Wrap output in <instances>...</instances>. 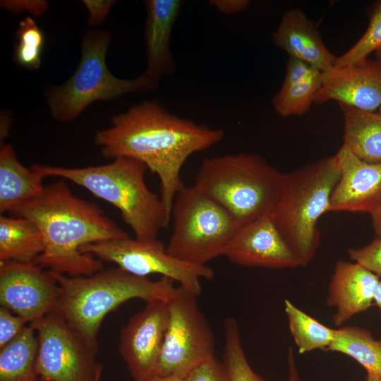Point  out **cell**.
<instances>
[{"instance_id": "4316f807", "label": "cell", "mask_w": 381, "mask_h": 381, "mask_svg": "<svg viewBox=\"0 0 381 381\" xmlns=\"http://www.w3.org/2000/svg\"><path fill=\"white\" fill-rule=\"evenodd\" d=\"M223 363L229 381H268L257 374L250 367L241 342L236 320L231 317L224 321Z\"/></svg>"}, {"instance_id": "8fae6325", "label": "cell", "mask_w": 381, "mask_h": 381, "mask_svg": "<svg viewBox=\"0 0 381 381\" xmlns=\"http://www.w3.org/2000/svg\"><path fill=\"white\" fill-rule=\"evenodd\" d=\"M38 341L37 370L51 381H100L102 364L90 348L56 312L30 323Z\"/></svg>"}, {"instance_id": "4dcf8cb0", "label": "cell", "mask_w": 381, "mask_h": 381, "mask_svg": "<svg viewBox=\"0 0 381 381\" xmlns=\"http://www.w3.org/2000/svg\"><path fill=\"white\" fill-rule=\"evenodd\" d=\"M184 381H229L223 362L214 357L193 370Z\"/></svg>"}, {"instance_id": "b9f144b4", "label": "cell", "mask_w": 381, "mask_h": 381, "mask_svg": "<svg viewBox=\"0 0 381 381\" xmlns=\"http://www.w3.org/2000/svg\"><path fill=\"white\" fill-rule=\"evenodd\" d=\"M375 54V58L381 60V49L377 51Z\"/></svg>"}, {"instance_id": "6da1fadb", "label": "cell", "mask_w": 381, "mask_h": 381, "mask_svg": "<svg viewBox=\"0 0 381 381\" xmlns=\"http://www.w3.org/2000/svg\"><path fill=\"white\" fill-rule=\"evenodd\" d=\"M224 135L222 129L180 117L153 99L112 115L110 126L97 132L94 143L105 158H133L157 174L159 196L171 216L174 199L185 187L183 165L193 154L219 143Z\"/></svg>"}, {"instance_id": "f35d334b", "label": "cell", "mask_w": 381, "mask_h": 381, "mask_svg": "<svg viewBox=\"0 0 381 381\" xmlns=\"http://www.w3.org/2000/svg\"><path fill=\"white\" fill-rule=\"evenodd\" d=\"M135 381V380H133ZM140 381H184L181 377L176 376H158L155 375L147 380Z\"/></svg>"}, {"instance_id": "1f68e13d", "label": "cell", "mask_w": 381, "mask_h": 381, "mask_svg": "<svg viewBox=\"0 0 381 381\" xmlns=\"http://www.w3.org/2000/svg\"><path fill=\"white\" fill-rule=\"evenodd\" d=\"M28 322L8 309L0 307V349L15 339Z\"/></svg>"}, {"instance_id": "277c9868", "label": "cell", "mask_w": 381, "mask_h": 381, "mask_svg": "<svg viewBox=\"0 0 381 381\" xmlns=\"http://www.w3.org/2000/svg\"><path fill=\"white\" fill-rule=\"evenodd\" d=\"M31 167L46 177L68 179L114 205L137 239L157 238L169 223L171 216L160 196L147 187V168L139 160L123 157L98 166L69 168L34 164Z\"/></svg>"}, {"instance_id": "5b68a950", "label": "cell", "mask_w": 381, "mask_h": 381, "mask_svg": "<svg viewBox=\"0 0 381 381\" xmlns=\"http://www.w3.org/2000/svg\"><path fill=\"white\" fill-rule=\"evenodd\" d=\"M284 174L258 155L229 154L204 159L194 186L225 209L241 227L270 214Z\"/></svg>"}, {"instance_id": "83f0119b", "label": "cell", "mask_w": 381, "mask_h": 381, "mask_svg": "<svg viewBox=\"0 0 381 381\" xmlns=\"http://www.w3.org/2000/svg\"><path fill=\"white\" fill-rule=\"evenodd\" d=\"M15 35L17 40L13 52L15 63L29 71L38 69L45 44L42 30L31 16H26L19 22Z\"/></svg>"}, {"instance_id": "7a4b0ae2", "label": "cell", "mask_w": 381, "mask_h": 381, "mask_svg": "<svg viewBox=\"0 0 381 381\" xmlns=\"http://www.w3.org/2000/svg\"><path fill=\"white\" fill-rule=\"evenodd\" d=\"M33 222L45 248L33 263L71 277L89 276L103 270L102 261L80 252L82 246L128 236L97 205L75 195L63 179L12 212Z\"/></svg>"}, {"instance_id": "8992f818", "label": "cell", "mask_w": 381, "mask_h": 381, "mask_svg": "<svg viewBox=\"0 0 381 381\" xmlns=\"http://www.w3.org/2000/svg\"><path fill=\"white\" fill-rule=\"evenodd\" d=\"M340 169L335 155L284 174L270 216L301 267L313 259L320 243L319 218L328 212Z\"/></svg>"}, {"instance_id": "f546056e", "label": "cell", "mask_w": 381, "mask_h": 381, "mask_svg": "<svg viewBox=\"0 0 381 381\" xmlns=\"http://www.w3.org/2000/svg\"><path fill=\"white\" fill-rule=\"evenodd\" d=\"M351 260L381 277V237L360 248H349Z\"/></svg>"}, {"instance_id": "7402d4cb", "label": "cell", "mask_w": 381, "mask_h": 381, "mask_svg": "<svg viewBox=\"0 0 381 381\" xmlns=\"http://www.w3.org/2000/svg\"><path fill=\"white\" fill-rule=\"evenodd\" d=\"M44 248L42 233L33 222L1 214L0 262H32Z\"/></svg>"}, {"instance_id": "484cf974", "label": "cell", "mask_w": 381, "mask_h": 381, "mask_svg": "<svg viewBox=\"0 0 381 381\" xmlns=\"http://www.w3.org/2000/svg\"><path fill=\"white\" fill-rule=\"evenodd\" d=\"M322 73L300 83L282 85L272 100L275 112L282 117L306 113L322 84Z\"/></svg>"}, {"instance_id": "d6986e66", "label": "cell", "mask_w": 381, "mask_h": 381, "mask_svg": "<svg viewBox=\"0 0 381 381\" xmlns=\"http://www.w3.org/2000/svg\"><path fill=\"white\" fill-rule=\"evenodd\" d=\"M272 39L289 56L302 60L321 72L334 67L337 57L325 44L315 23L299 8L283 14Z\"/></svg>"}, {"instance_id": "8d00e7d4", "label": "cell", "mask_w": 381, "mask_h": 381, "mask_svg": "<svg viewBox=\"0 0 381 381\" xmlns=\"http://www.w3.org/2000/svg\"><path fill=\"white\" fill-rule=\"evenodd\" d=\"M287 363L289 367L288 381H301L296 365L294 351L291 347L288 349Z\"/></svg>"}, {"instance_id": "d590c367", "label": "cell", "mask_w": 381, "mask_h": 381, "mask_svg": "<svg viewBox=\"0 0 381 381\" xmlns=\"http://www.w3.org/2000/svg\"><path fill=\"white\" fill-rule=\"evenodd\" d=\"M219 13L234 15L246 11L249 5L248 0H211L209 1Z\"/></svg>"}, {"instance_id": "7bdbcfd3", "label": "cell", "mask_w": 381, "mask_h": 381, "mask_svg": "<svg viewBox=\"0 0 381 381\" xmlns=\"http://www.w3.org/2000/svg\"><path fill=\"white\" fill-rule=\"evenodd\" d=\"M40 381H51V380H47L45 378L41 377Z\"/></svg>"}, {"instance_id": "d4e9b609", "label": "cell", "mask_w": 381, "mask_h": 381, "mask_svg": "<svg viewBox=\"0 0 381 381\" xmlns=\"http://www.w3.org/2000/svg\"><path fill=\"white\" fill-rule=\"evenodd\" d=\"M284 311L291 334L300 353L328 349L336 337L337 329L322 324L288 299L284 300Z\"/></svg>"}, {"instance_id": "5bb4252c", "label": "cell", "mask_w": 381, "mask_h": 381, "mask_svg": "<svg viewBox=\"0 0 381 381\" xmlns=\"http://www.w3.org/2000/svg\"><path fill=\"white\" fill-rule=\"evenodd\" d=\"M336 101L361 110L381 107V60L364 59L354 64L322 72V84L314 103Z\"/></svg>"}, {"instance_id": "52a82bcc", "label": "cell", "mask_w": 381, "mask_h": 381, "mask_svg": "<svg viewBox=\"0 0 381 381\" xmlns=\"http://www.w3.org/2000/svg\"><path fill=\"white\" fill-rule=\"evenodd\" d=\"M110 41L111 35L107 30L93 29L86 32L76 69L66 82L46 92L47 105L54 119L70 122L93 102L113 100L157 87L159 82L144 73L133 79H121L113 75L106 62Z\"/></svg>"}, {"instance_id": "603a6c76", "label": "cell", "mask_w": 381, "mask_h": 381, "mask_svg": "<svg viewBox=\"0 0 381 381\" xmlns=\"http://www.w3.org/2000/svg\"><path fill=\"white\" fill-rule=\"evenodd\" d=\"M38 341L31 325L0 349V381H40L37 370Z\"/></svg>"}, {"instance_id": "ffe728a7", "label": "cell", "mask_w": 381, "mask_h": 381, "mask_svg": "<svg viewBox=\"0 0 381 381\" xmlns=\"http://www.w3.org/2000/svg\"><path fill=\"white\" fill-rule=\"evenodd\" d=\"M46 176L23 166L18 159L11 144L1 145L0 150V212H12L17 207L40 195Z\"/></svg>"}, {"instance_id": "9a60e30c", "label": "cell", "mask_w": 381, "mask_h": 381, "mask_svg": "<svg viewBox=\"0 0 381 381\" xmlns=\"http://www.w3.org/2000/svg\"><path fill=\"white\" fill-rule=\"evenodd\" d=\"M222 255L231 262L244 267L269 269L301 267L270 214L239 227Z\"/></svg>"}, {"instance_id": "30bf717a", "label": "cell", "mask_w": 381, "mask_h": 381, "mask_svg": "<svg viewBox=\"0 0 381 381\" xmlns=\"http://www.w3.org/2000/svg\"><path fill=\"white\" fill-rule=\"evenodd\" d=\"M80 250L101 261L115 263L117 267L135 276L160 274L178 282L197 297L202 294L200 279L212 281L214 277V270L207 265H194L171 256L157 238L143 241L128 235L89 243Z\"/></svg>"}, {"instance_id": "3957f363", "label": "cell", "mask_w": 381, "mask_h": 381, "mask_svg": "<svg viewBox=\"0 0 381 381\" xmlns=\"http://www.w3.org/2000/svg\"><path fill=\"white\" fill-rule=\"evenodd\" d=\"M61 293L54 310L92 349L99 351L97 336L103 320L125 302L138 298L167 302L176 286L171 279L151 280L119 267L89 276L71 277L48 270Z\"/></svg>"}, {"instance_id": "9c48e42d", "label": "cell", "mask_w": 381, "mask_h": 381, "mask_svg": "<svg viewBox=\"0 0 381 381\" xmlns=\"http://www.w3.org/2000/svg\"><path fill=\"white\" fill-rule=\"evenodd\" d=\"M167 306L169 322L155 375L184 379L214 357V337L197 296L181 286H176Z\"/></svg>"}, {"instance_id": "ba28073f", "label": "cell", "mask_w": 381, "mask_h": 381, "mask_svg": "<svg viewBox=\"0 0 381 381\" xmlns=\"http://www.w3.org/2000/svg\"><path fill=\"white\" fill-rule=\"evenodd\" d=\"M173 230L167 251L198 265L222 255L238 229L232 216L194 185L176 195L171 213Z\"/></svg>"}, {"instance_id": "60d3db41", "label": "cell", "mask_w": 381, "mask_h": 381, "mask_svg": "<svg viewBox=\"0 0 381 381\" xmlns=\"http://www.w3.org/2000/svg\"><path fill=\"white\" fill-rule=\"evenodd\" d=\"M365 381H381V377L371 373H367Z\"/></svg>"}, {"instance_id": "ab89813d", "label": "cell", "mask_w": 381, "mask_h": 381, "mask_svg": "<svg viewBox=\"0 0 381 381\" xmlns=\"http://www.w3.org/2000/svg\"><path fill=\"white\" fill-rule=\"evenodd\" d=\"M373 305L376 306L379 308L381 313V279H380L377 289L375 295Z\"/></svg>"}, {"instance_id": "f1b7e54d", "label": "cell", "mask_w": 381, "mask_h": 381, "mask_svg": "<svg viewBox=\"0 0 381 381\" xmlns=\"http://www.w3.org/2000/svg\"><path fill=\"white\" fill-rule=\"evenodd\" d=\"M368 16L369 23L364 33L348 51L336 58L334 66L354 64L381 49V0L373 4Z\"/></svg>"}, {"instance_id": "d6a6232c", "label": "cell", "mask_w": 381, "mask_h": 381, "mask_svg": "<svg viewBox=\"0 0 381 381\" xmlns=\"http://www.w3.org/2000/svg\"><path fill=\"white\" fill-rule=\"evenodd\" d=\"M321 73L312 65L296 58L289 56L282 85H291L306 80Z\"/></svg>"}, {"instance_id": "ee69618b", "label": "cell", "mask_w": 381, "mask_h": 381, "mask_svg": "<svg viewBox=\"0 0 381 381\" xmlns=\"http://www.w3.org/2000/svg\"><path fill=\"white\" fill-rule=\"evenodd\" d=\"M379 111L381 113V107L380 108Z\"/></svg>"}, {"instance_id": "e0dca14e", "label": "cell", "mask_w": 381, "mask_h": 381, "mask_svg": "<svg viewBox=\"0 0 381 381\" xmlns=\"http://www.w3.org/2000/svg\"><path fill=\"white\" fill-rule=\"evenodd\" d=\"M379 277L355 262L343 260L337 262L327 296V305L336 310L332 320L337 327H341L373 305Z\"/></svg>"}, {"instance_id": "44dd1931", "label": "cell", "mask_w": 381, "mask_h": 381, "mask_svg": "<svg viewBox=\"0 0 381 381\" xmlns=\"http://www.w3.org/2000/svg\"><path fill=\"white\" fill-rule=\"evenodd\" d=\"M344 119L343 144L359 159L381 163V113L339 104Z\"/></svg>"}, {"instance_id": "74e56055", "label": "cell", "mask_w": 381, "mask_h": 381, "mask_svg": "<svg viewBox=\"0 0 381 381\" xmlns=\"http://www.w3.org/2000/svg\"><path fill=\"white\" fill-rule=\"evenodd\" d=\"M370 214L374 231L378 237H381V200Z\"/></svg>"}, {"instance_id": "2e32d148", "label": "cell", "mask_w": 381, "mask_h": 381, "mask_svg": "<svg viewBox=\"0 0 381 381\" xmlns=\"http://www.w3.org/2000/svg\"><path fill=\"white\" fill-rule=\"evenodd\" d=\"M334 155L340 176L331 195L328 212L370 214L381 200V163L361 160L344 144Z\"/></svg>"}, {"instance_id": "cb8c5ba5", "label": "cell", "mask_w": 381, "mask_h": 381, "mask_svg": "<svg viewBox=\"0 0 381 381\" xmlns=\"http://www.w3.org/2000/svg\"><path fill=\"white\" fill-rule=\"evenodd\" d=\"M327 351L350 356L367 371L381 377V339L376 340L366 329L346 326L337 329Z\"/></svg>"}, {"instance_id": "e575fe53", "label": "cell", "mask_w": 381, "mask_h": 381, "mask_svg": "<svg viewBox=\"0 0 381 381\" xmlns=\"http://www.w3.org/2000/svg\"><path fill=\"white\" fill-rule=\"evenodd\" d=\"M87 13V25L95 28L102 24L116 3L114 0H83Z\"/></svg>"}, {"instance_id": "4fadbf2b", "label": "cell", "mask_w": 381, "mask_h": 381, "mask_svg": "<svg viewBox=\"0 0 381 381\" xmlns=\"http://www.w3.org/2000/svg\"><path fill=\"white\" fill-rule=\"evenodd\" d=\"M169 322L167 302H146L120 332L118 351L133 378L140 381L155 375Z\"/></svg>"}, {"instance_id": "836d02e7", "label": "cell", "mask_w": 381, "mask_h": 381, "mask_svg": "<svg viewBox=\"0 0 381 381\" xmlns=\"http://www.w3.org/2000/svg\"><path fill=\"white\" fill-rule=\"evenodd\" d=\"M0 5L11 13L17 14L27 12L35 17L45 13L49 6L45 0H1Z\"/></svg>"}, {"instance_id": "7c38bea8", "label": "cell", "mask_w": 381, "mask_h": 381, "mask_svg": "<svg viewBox=\"0 0 381 381\" xmlns=\"http://www.w3.org/2000/svg\"><path fill=\"white\" fill-rule=\"evenodd\" d=\"M33 262H0V306L34 322L54 311L61 289Z\"/></svg>"}, {"instance_id": "ac0fdd59", "label": "cell", "mask_w": 381, "mask_h": 381, "mask_svg": "<svg viewBox=\"0 0 381 381\" xmlns=\"http://www.w3.org/2000/svg\"><path fill=\"white\" fill-rule=\"evenodd\" d=\"M183 4V1L181 0L145 1L144 40L147 66L143 73L157 82L175 71L171 40Z\"/></svg>"}]
</instances>
